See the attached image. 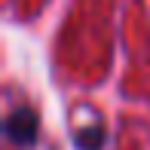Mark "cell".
I'll return each mask as SVG.
<instances>
[{
	"mask_svg": "<svg viewBox=\"0 0 150 150\" xmlns=\"http://www.w3.org/2000/svg\"><path fill=\"white\" fill-rule=\"evenodd\" d=\"M6 135L12 141H18V144H31L37 138V117H34V110H28V107L12 110L9 120H6Z\"/></svg>",
	"mask_w": 150,
	"mask_h": 150,
	"instance_id": "obj_1",
	"label": "cell"
}]
</instances>
